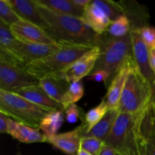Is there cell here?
Wrapping results in <instances>:
<instances>
[{"mask_svg": "<svg viewBox=\"0 0 155 155\" xmlns=\"http://www.w3.org/2000/svg\"><path fill=\"white\" fill-rule=\"evenodd\" d=\"M38 8L48 24V33L58 43L68 42L90 47L97 45L99 36L82 18L56 14L40 6Z\"/></svg>", "mask_w": 155, "mask_h": 155, "instance_id": "6da1fadb", "label": "cell"}, {"mask_svg": "<svg viewBox=\"0 0 155 155\" xmlns=\"http://www.w3.org/2000/svg\"><path fill=\"white\" fill-rule=\"evenodd\" d=\"M92 48L79 44L59 42L58 48L52 54L30 64L25 68L39 80L45 76L62 72Z\"/></svg>", "mask_w": 155, "mask_h": 155, "instance_id": "7a4b0ae2", "label": "cell"}, {"mask_svg": "<svg viewBox=\"0 0 155 155\" xmlns=\"http://www.w3.org/2000/svg\"><path fill=\"white\" fill-rule=\"evenodd\" d=\"M97 45L99 47L100 55L95 64V70H104L110 74V83L124 62L133 57L131 34L124 37L115 38L107 33L99 36Z\"/></svg>", "mask_w": 155, "mask_h": 155, "instance_id": "3957f363", "label": "cell"}, {"mask_svg": "<svg viewBox=\"0 0 155 155\" xmlns=\"http://www.w3.org/2000/svg\"><path fill=\"white\" fill-rule=\"evenodd\" d=\"M152 99V86L135 64L129 72L118 109L120 112L136 115L145 110Z\"/></svg>", "mask_w": 155, "mask_h": 155, "instance_id": "277c9868", "label": "cell"}, {"mask_svg": "<svg viewBox=\"0 0 155 155\" xmlns=\"http://www.w3.org/2000/svg\"><path fill=\"white\" fill-rule=\"evenodd\" d=\"M51 110L32 103L15 92L0 89V113L33 128L39 129L42 120Z\"/></svg>", "mask_w": 155, "mask_h": 155, "instance_id": "5b68a950", "label": "cell"}, {"mask_svg": "<svg viewBox=\"0 0 155 155\" xmlns=\"http://www.w3.org/2000/svg\"><path fill=\"white\" fill-rule=\"evenodd\" d=\"M139 144L145 155H155V104L151 101L144 110L133 115Z\"/></svg>", "mask_w": 155, "mask_h": 155, "instance_id": "8992f818", "label": "cell"}, {"mask_svg": "<svg viewBox=\"0 0 155 155\" xmlns=\"http://www.w3.org/2000/svg\"><path fill=\"white\" fill-rule=\"evenodd\" d=\"M39 83V80L27 72L26 68L0 61V89L15 92L27 86Z\"/></svg>", "mask_w": 155, "mask_h": 155, "instance_id": "52a82bcc", "label": "cell"}, {"mask_svg": "<svg viewBox=\"0 0 155 155\" xmlns=\"http://www.w3.org/2000/svg\"><path fill=\"white\" fill-rule=\"evenodd\" d=\"M11 30L16 39L24 43L58 45L48 32L24 20L11 26Z\"/></svg>", "mask_w": 155, "mask_h": 155, "instance_id": "ba28073f", "label": "cell"}, {"mask_svg": "<svg viewBox=\"0 0 155 155\" xmlns=\"http://www.w3.org/2000/svg\"><path fill=\"white\" fill-rule=\"evenodd\" d=\"M99 55V47L96 45L61 73L70 83L81 81L82 79L88 77L94 71Z\"/></svg>", "mask_w": 155, "mask_h": 155, "instance_id": "9c48e42d", "label": "cell"}, {"mask_svg": "<svg viewBox=\"0 0 155 155\" xmlns=\"http://www.w3.org/2000/svg\"><path fill=\"white\" fill-rule=\"evenodd\" d=\"M133 43V58L136 67L142 76L154 87L155 75L150 64L149 48L144 42L139 29H133L130 32Z\"/></svg>", "mask_w": 155, "mask_h": 155, "instance_id": "30bf717a", "label": "cell"}, {"mask_svg": "<svg viewBox=\"0 0 155 155\" xmlns=\"http://www.w3.org/2000/svg\"><path fill=\"white\" fill-rule=\"evenodd\" d=\"M135 64L133 57L127 59L107 87V92L103 100L105 101L109 110H119L120 101L129 72Z\"/></svg>", "mask_w": 155, "mask_h": 155, "instance_id": "8fae6325", "label": "cell"}, {"mask_svg": "<svg viewBox=\"0 0 155 155\" xmlns=\"http://www.w3.org/2000/svg\"><path fill=\"white\" fill-rule=\"evenodd\" d=\"M85 132V127L81 124L74 130L66 133H58L47 138V143L67 155H77L80 148V142Z\"/></svg>", "mask_w": 155, "mask_h": 155, "instance_id": "7c38bea8", "label": "cell"}, {"mask_svg": "<svg viewBox=\"0 0 155 155\" xmlns=\"http://www.w3.org/2000/svg\"><path fill=\"white\" fill-rule=\"evenodd\" d=\"M17 15L21 20L38 26L42 30L48 31V24L33 0H8Z\"/></svg>", "mask_w": 155, "mask_h": 155, "instance_id": "4fadbf2b", "label": "cell"}, {"mask_svg": "<svg viewBox=\"0 0 155 155\" xmlns=\"http://www.w3.org/2000/svg\"><path fill=\"white\" fill-rule=\"evenodd\" d=\"M8 134L23 143H42L47 142V138L39 129L33 128L11 118L9 119Z\"/></svg>", "mask_w": 155, "mask_h": 155, "instance_id": "5bb4252c", "label": "cell"}, {"mask_svg": "<svg viewBox=\"0 0 155 155\" xmlns=\"http://www.w3.org/2000/svg\"><path fill=\"white\" fill-rule=\"evenodd\" d=\"M82 19L98 36L104 34L112 22L105 12L94 1L85 9Z\"/></svg>", "mask_w": 155, "mask_h": 155, "instance_id": "9a60e30c", "label": "cell"}, {"mask_svg": "<svg viewBox=\"0 0 155 155\" xmlns=\"http://www.w3.org/2000/svg\"><path fill=\"white\" fill-rule=\"evenodd\" d=\"M15 93L24 97V98L31 101L33 104H37L40 107H45L48 110H64L61 104L50 98L49 95L43 90V89L39 84L23 88L16 91Z\"/></svg>", "mask_w": 155, "mask_h": 155, "instance_id": "2e32d148", "label": "cell"}, {"mask_svg": "<svg viewBox=\"0 0 155 155\" xmlns=\"http://www.w3.org/2000/svg\"><path fill=\"white\" fill-rule=\"evenodd\" d=\"M39 85L49 95L50 98L61 104L71 83L61 72L42 77L39 80Z\"/></svg>", "mask_w": 155, "mask_h": 155, "instance_id": "e0dca14e", "label": "cell"}, {"mask_svg": "<svg viewBox=\"0 0 155 155\" xmlns=\"http://www.w3.org/2000/svg\"><path fill=\"white\" fill-rule=\"evenodd\" d=\"M123 15L129 18L131 30L140 29L148 26V14L144 6H140L136 2H118Z\"/></svg>", "mask_w": 155, "mask_h": 155, "instance_id": "ac0fdd59", "label": "cell"}, {"mask_svg": "<svg viewBox=\"0 0 155 155\" xmlns=\"http://www.w3.org/2000/svg\"><path fill=\"white\" fill-rule=\"evenodd\" d=\"M38 6L60 15H70L82 18L84 11L77 6L73 0H33Z\"/></svg>", "mask_w": 155, "mask_h": 155, "instance_id": "d6986e66", "label": "cell"}, {"mask_svg": "<svg viewBox=\"0 0 155 155\" xmlns=\"http://www.w3.org/2000/svg\"><path fill=\"white\" fill-rule=\"evenodd\" d=\"M120 112L119 110H109L103 119L89 132L85 133L83 137H95L104 142L110 134Z\"/></svg>", "mask_w": 155, "mask_h": 155, "instance_id": "ffe728a7", "label": "cell"}, {"mask_svg": "<svg viewBox=\"0 0 155 155\" xmlns=\"http://www.w3.org/2000/svg\"><path fill=\"white\" fill-rule=\"evenodd\" d=\"M64 110H52L49 112L41 121L39 130L46 138H50L58 134L64 121Z\"/></svg>", "mask_w": 155, "mask_h": 155, "instance_id": "44dd1931", "label": "cell"}, {"mask_svg": "<svg viewBox=\"0 0 155 155\" xmlns=\"http://www.w3.org/2000/svg\"><path fill=\"white\" fill-rule=\"evenodd\" d=\"M109 110H110L108 107L103 99L98 105L90 109L85 114L84 120L82 122V124L85 127V132L83 135L93 128L98 122H100Z\"/></svg>", "mask_w": 155, "mask_h": 155, "instance_id": "7402d4cb", "label": "cell"}, {"mask_svg": "<svg viewBox=\"0 0 155 155\" xmlns=\"http://www.w3.org/2000/svg\"><path fill=\"white\" fill-rule=\"evenodd\" d=\"M19 41L16 39L11 30V26L0 21V51L10 54Z\"/></svg>", "mask_w": 155, "mask_h": 155, "instance_id": "603a6c76", "label": "cell"}, {"mask_svg": "<svg viewBox=\"0 0 155 155\" xmlns=\"http://www.w3.org/2000/svg\"><path fill=\"white\" fill-rule=\"evenodd\" d=\"M131 29L130 20L126 15H123L112 21L106 33L111 37L121 38L130 34Z\"/></svg>", "mask_w": 155, "mask_h": 155, "instance_id": "cb8c5ba5", "label": "cell"}, {"mask_svg": "<svg viewBox=\"0 0 155 155\" xmlns=\"http://www.w3.org/2000/svg\"><path fill=\"white\" fill-rule=\"evenodd\" d=\"M83 95H84V87L81 81L71 83L68 91L64 94L61 101V104L63 107L64 110L80 101L83 98Z\"/></svg>", "mask_w": 155, "mask_h": 155, "instance_id": "d4e9b609", "label": "cell"}, {"mask_svg": "<svg viewBox=\"0 0 155 155\" xmlns=\"http://www.w3.org/2000/svg\"><path fill=\"white\" fill-rule=\"evenodd\" d=\"M21 20L8 0H0V21H2L7 25L12 26Z\"/></svg>", "mask_w": 155, "mask_h": 155, "instance_id": "484cf974", "label": "cell"}, {"mask_svg": "<svg viewBox=\"0 0 155 155\" xmlns=\"http://www.w3.org/2000/svg\"><path fill=\"white\" fill-rule=\"evenodd\" d=\"M93 1L105 12L111 21H115L117 18L123 15L118 2L110 1V0H93Z\"/></svg>", "mask_w": 155, "mask_h": 155, "instance_id": "4316f807", "label": "cell"}, {"mask_svg": "<svg viewBox=\"0 0 155 155\" xmlns=\"http://www.w3.org/2000/svg\"><path fill=\"white\" fill-rule=\"evenodd\" d=\"M105 145L104 141L95 137H83L80 147L92 155H99Z\"/></svg>", "mask_w": 155, "mask_h": 155, "instance_id": "83f0119b", "label": "cell"}, {"mask_svg": "<svg viewBox=\"0 0 155 155\" xmlns=\"http://www.w3.org/2000/svg\"><path fill=\"white\" fill-rule=\"evenodd\" d=\"M85 114H86L83 113V110H82L81 107L76 104H72L64 110L65 119L67 122L71 124L77 123L79 119H81V120L83 121L84 120Z\"/></svg>", "mask_w": 155, "mask_h": 155, "instance_id": "f1b7e54d", "label": "cell"}, {"mask_svg": "<svg viewBox=\"0 0 155 155\" xmlns=\"http://www.w3.org/2000/svg\"><path fill=\"white\" fill-rule=\"evenodd\" d=\"M144 42L146 44L148 48L155 46V27L151 26H145L139 29Z\"/></svg>", "mask_w": 155, "mask_h": 155, "instance_id": "f546056e", "label": "cell"}, {"mask_svg": "<svg viewBox=\"0 0 155 155\" xmlns=\"http://www.w3.org/2000/svg\"><path fill=\"white\" fill-rule=\"evenodd\" d=\"M87 80L89 81L104 83L106 87H108L110 83V74L104 70H95L88 76Z\"/></svg>", "mask_w": 155, "mask_h": 155, "instance_id": "4dcf8cb0", "label": "cell"}, {"mask_svg": "<svg viewBox=\"0 0 155 155\" xmlns=\"http://www.w3.org/2000/svg\"><path fill=\"white\" fill-rule=\"evenodd\" d=\"M10 117L5 115L4 114L0 113V133H6L8 132V123Z\"/></svg>", "mask_w": 155, "mask_h": 155, "instance_id": "1f68e13d", "label": "cell"}, {"mask_svg": "<svg viewBox=\"0 0 155 155\" xmlns=\"http://www.w3.org/2000/svg\"><path fill=\"white\" fill-rule=\"evenodd\" d=\"M149 57H150V64L155 75V46L149 48Z\"/></svg>", "mask_w": 155, "mask_h": 155, "instance_id": "d6a6232c", "label": "cell"}, {"mask_svg": "<svg viewBox=\"0 0 155 155\" xmlns=\"http://www.w3.org/2000/svg\"><path fill=\"white\" fill-rule=\"evenodd\" d=\"M99 155H118V154L114 148L105 145L104 148H103V149L101 150Z\"/></svg>", "mask_w": 155, "mask_h": 155, "instance_id": "836d02e7", "label": "cell"}, {"mask_svg": "<svg viewBox=\"0 0 155 155\" xmlns=\"http://www.w3.org/2000/svg\"><path fill=\"white\" fill-rule=\"evenodd\" d=\"M73 2L77 6L85 10L89 5V4L92 2V0H73Z\"/></svg>", "mask_w": 155, "mask_h": 155, "instance_id": "e575fe53", "label": "cell"}, {"mask_svg": "<svg viewBox=\"0 0 155 155\" xmlns=\"http://www.w3.org/2000/svg\"><path fill=\"white\" fill-rule=\"evenodd\" d=\"M77 155H92V154H91L90 153H89L88 151H85L84 149H83V148L80 147V148L78 151V153H77Z\"/></svg>", "mask_w": 155, "mask_h": 155, "instance_id": "d590c367", "label": "cell"}, {"mask_svg": "<svg viewBox=\"0 0 155 155\" xmlns=\"http://www.w3.org/2000/svg\"><path fill=\"white\" fill-rule=\"evenodd\" d=\"M153 101H154L155 104V84L154 87H153Z\"/></svg>", "mask_w": 155, "mask_h": 155, "instance_id": "8d00e7d4", "label": "cell"}, {"mask_svg": "<svg viewBox=\"0 0 155 155\" xmlns=\"http://www.w3.org/2000/svg\"><path fill=\"white\" fill-rule=\"evenodd\" d=\"M19 155H21V154H19Z\"/></svg>", "mask_w": 155, "mask_h": 155, "instance_id": "74e56055", "label": "cell"}, {"mask_svg": "<svg viewBox=\"0 0 155 155\" xmlns=\"http://www.w3.org/2000/svg\"><path fill=\"white\" fill-rule=\"evenodd\" d=\"M118 155H119V154H118Z\"/></svg>", "mask_w": 155, "mask_h": 155, "instance_id": "f35d334b", "label": "cell"}]
</instances>
